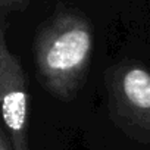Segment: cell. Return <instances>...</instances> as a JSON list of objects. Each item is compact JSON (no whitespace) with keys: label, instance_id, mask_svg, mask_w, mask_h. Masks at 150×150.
<instances>
[{"label":"cell","instance_id":"cell-2","mask_svg":"<svg viewBox=\"0 0 150 150\" xmlns=\"http://www.w3.org/2000/svg\"><path fill=\"white\" fill-rule=\"evenodd\" d=\"M28 97L19 60L8 50L0 27V116L9 131L12 150L27 149Z\"/></svg>","mask_w":150,"mask_h":150},{"label":"cell","instance_id":"cell-4","mask_svg":"<svg viewBox=\"0 0 150 150\" xmlns=\"http://www.w3.org/2000/svg\"><path fill=\"white\" fill-rule=\"evenodd\" d=\"M0 150H12L9 140H8V135L5 134L2 127H0Z\"/></svg>","mask_w":150,"mask_h":150},{"label":"cell","instance_id":"cell-5","mask_svg":"<svg viewBox=\"0 0 150 150\" xmlns=\"http://www.w3.org/2000/svg\"><path fill=\"white\" fill-rule=\"evenodd\" d=\"M24 0H0V3L2 5H6V6H11V5H19L22 3Z\"/></svg>","mask_w":150,"mask_h":150},{"label":"cell","instance_id":"cell-3","mask_svg":"<svg viewBox=\"0 0 150 150\" xmlns=\"http://www.w3.org/2000/svg\"><path fill=\"white\" fill-rule=\"evenodd\" d=\"M125 105L143 119H150V72L141 66L125 69L119 80Z\"/></svg>","mask_w":150,"mask_h":150},{"label":"cell","instance_id":"cell-1","mask_svg":"<svg viewBox=\"0 0 150 150\" xmlns=\"http://www.w3.org/2000/svg\"><path fill=\"white\" fill-rule=\"evenodd\" d=\"M93 35L90 25L80 16L63 15L41 34L37 60L41 74L53 87H66L80 77L90 59Z\"/></svg>","mask_w":150,"mask_h":150}]
</instances>
